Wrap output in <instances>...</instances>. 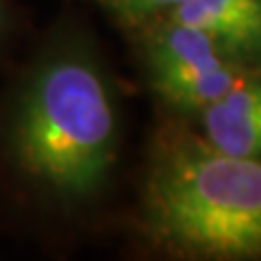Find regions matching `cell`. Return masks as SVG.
Segmentation results:
<instances>
[{"label": "cell", "mask_w": 261, "mask_h": 261, "mask_svg": "<svg viewBox=\"0 0 261 261\" xmlns=\"http://www.w3.org/2000/svg\"><path fill=\"white\" fill-rule=\"evenodd\" d=\"M7 24H9V3L7 0H0V39H3Z\"/></svg>", "instance_id": "cell-7"}, {"label": "cell", "mask_w": 261, "mask_h": 261, "mask_svg": "<svg viewBox=\"0 0 261 261\" xmlns=\"http://www.w3.org/2000/svg\"><path fill=\"white\" fill-rule=\"evenodd\" d=\"M183 0H113L116 11L128 22H142L161 11L174 9Z\"/></svg>", "instance_id": "cell-6"}, {"label": "cell", "mask_w": 261, "mask_h": 261, "mask_svg": "<svg viewBox=\"0 0 261 261\" xmlns=\"http://www.w3.org/2000/svg\"><path fill=\"white\" fill-rule=\"evenodd\" d=\"M118 137L109 76L76 39L39 57L3 124V148L15 172L61 200L92 198L107 183Z\"/></svg>", "instance_id": "cell-1"}, {"label": "cell", "mask_w": 261, "mask_h": 261, "mask_svg": "<svg viewBox=\"0 0 261 261\" xmlns=\"http://www.w3.org/2000/svg\"><path fill=\"white\" fill-rule=\"evenodd\" d=\"M228 61L202 31L181 22H170L148 42V70L152 87L163 89L198 72L211 70Z\"/></svg>", "instance_id": "cell-5"}, {"label": "cell", "mask_w": 261, "mask_h": 261, "mask_svg": "<svg viewBox=\"0 0 261 261\" xmlns=\"http://www.w3.org/2000/svg\"><path fill=\"white\" fill-rule=\"evenodd\" d=\"M144 205L150 233L183 255L261 257V159L176 144L154 163Z\"/></svg>", "instance_id": "cell-2"}, {"label": "cell", "mask_w": 261, "mask_h": 261, "mask_svg": "<svg viewBox=\"0 0 261 261\" xmlns=\"http://www.w3.org/2000/svg\"><path fill=\"white\" fill-rule=\"evenodd\" d=\"M172 20L202 31L226 59L261 57V0H183Z\"/></svg>", "instance_id": "cell-3"}, {"label": "cell", "mask_w": 261, "mask_h": 261, "mask_svg": "<svg viewBox=\"0 0 261 261\" xmlns=\"http://www.w3.org/2000/svg\"><path fill=\"white\" fill-rule=\"evenodd\" d=\"M207 144L242 159H261V79H242L205 109Z\"/></svg>", "instance_id": "cell-4"}]
</instances>
